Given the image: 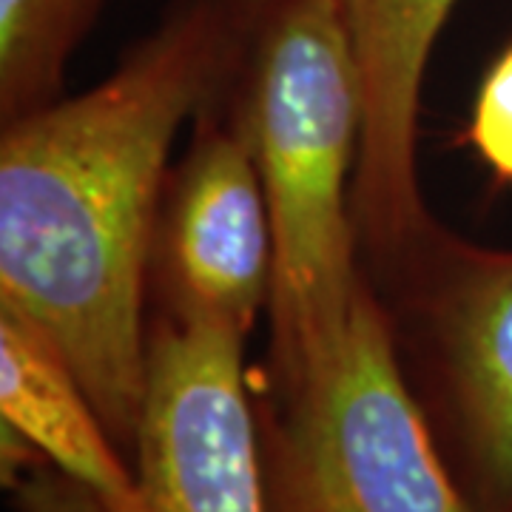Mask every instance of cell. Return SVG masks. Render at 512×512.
I'll list each match as a JSON object with an SVG mask.
<instances>
[{"mask_svg":"<svg viewBox=\"0 0 512 512\" xmlns=\"http://www.w3.org/2000/svg\"><path fill=\"white\" fill-rule=\"evenodd\" d=\"M259 0H177L114 72L3 126L0 302L69 359L120 450L146 402V285L168 151L242 74Z\"/></svg>","mask_w":512,"mask_h":512,"instance_id":"6da1fadb","label":"cell"},{"mask_svg":"<svg viewBox=\"0 0 512 512\" xmlns=\"http://www.w3.org/2000/svg\"><path fill=\"white\" fill-rule=\"evenodd\" d=\"M242 114L274 237V387L345 348L356 293L353 174L362 74L339 0H259L239 74Z\"/></svg>","mask_w":512,"mask_h":512,"instance_id":"7a4b0ae2","label":"cell"},{"mask_svg":"<svg viewBox=\"0 0 512 512\" xmlns=\"http://www.w3.org/2000/svg\"><path fill=\"white\" fill-rule=\"evenodd\" d=\"M259 447L271 512H481L441 461L367 279L339 356L274 387Z\"/></svg>","mask_w":512,"mask_h":512,"instance_id":"3957f363","label":"cell"},{"mask_svg":"<svg viewBox=\"0 0 512 512\" xmlns=\"http://www.w3.org/2000/svg\"><path fill=\"white\" fill-rule=\"evenodd\" d=\"M245 333L163 316L148 328L146 402L134 473L146 512H271L245 367ZM18 512H109L40 464L15 481Z\"/></svg>","mask_w":512,"mask_h":512,"instance_id":"277c9868","label":"cell"},{"mask_svg":"<svg viewBox=\"0 0 512 512\" xmlns=\"http://www.w3.org/2000/svg\"><path fill=\"white\" fill-rule=\"evenodd\" d=\"M214 109L197 114V140L168 177L151 274L165 316L248 333L271 302L274 237L242 103L231 123Z\"/></svg>","mask_w":512,"mask_h":512,"instance_id":"5b68a950","label":"cell"},{"mask_svg":"<svg viewBox=\"0 0 512 512\" xmlns=\"http://www.w3.org/2000/svg\"><path fill=\"white\" fill-rule=\"evenodd\" d=\"M399 279L424 316L481 512H512V251L439 231Z\"/></svg>","mask_w":512,"mask_h":512,"instance_id":"8992f818","label":"cell"},{"mask_svg":"<svg viewBox=\"0 0 512 512\" xmlns=\"http://www.w3.org/2000/svg\"><path fill=\"white\" fill-rule=\"evenodd\" d=\"M362 74L353 225L373 265L402 276L441 228L421 200L416 143L427 60L456 0H339Z\"/></svg>","mask_w":512,"mask_h":512,"instance_id":"52a82bcc","label":"cell"},{"mask_svg":"<svg viewBox=\"0 0 512 512\" xmlns=\"http://www.w3.org/2000/svg\"><path fill=\"white\" fill-rule=\"evenodd\" d=\"M0 413L57 473L109 512H146L134 464L120 456L69 359L29 316L0 302Z\"/></svg>","mask_w":512,"mask_h":512,"instance_id":"ba28073f","label":"cell"},{"mask_svg":"<svg viewBox=\"0 0 512 512\" xmlns=\"http://www.w3.org/2000/svg\"><path fill=\"white\" fill-rule=\"evenodd\" d=\"M103 0H0L3 126L60 100L66 63Z\"/></svg>","mask_w":512,"mask_h":512,"instance_id":"9c48e42d","label":"cell"},{"mask_svg":"<svg viewBox=\"0 0 512 512\" xmlns=\"http://www.w3.org/2000/svg\"><path fill=\"white\" fill-rule=\"evenodd\" d=\"M467 143L493 171L495 183H512V43L478 89Z\"/></svg>","mask_w":512,"mask_h":512,"instance_id":"30bf717a","label":"cell"}]
</instances>
